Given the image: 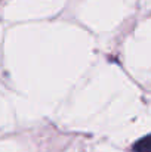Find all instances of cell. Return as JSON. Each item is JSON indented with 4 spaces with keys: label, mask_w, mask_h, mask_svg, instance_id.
Listing matches in <instances>:
<instances>
[{
    "label": "cell",
    "mask_w": 151,
    "mask_h": 152,
    "mask_svg": "<svg viewBox=\"0 0 151 152\" xmlns=\"http://www.w3.org/2000/svg\"><path fill=\"white\" fill-rule=\"evenodd\" d=\"M135 152H151V134H147L133 143Z\"/></svg>",
    "instance_id": "1"
}]
</instances>
